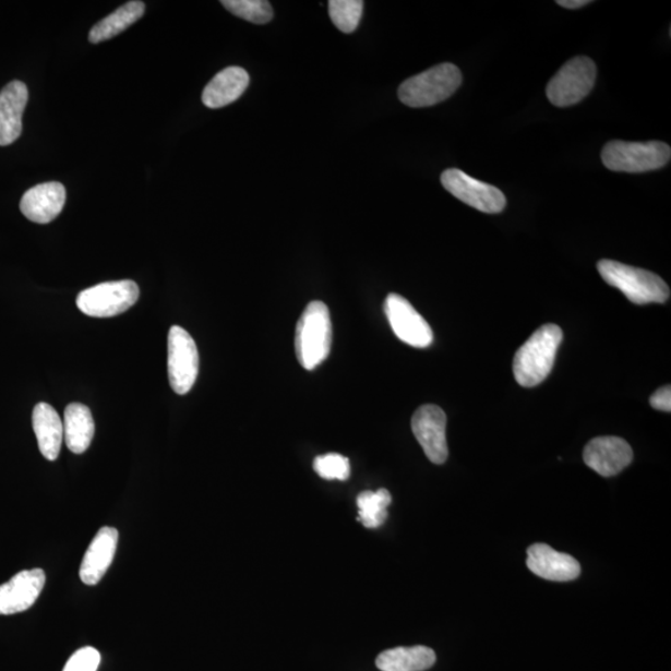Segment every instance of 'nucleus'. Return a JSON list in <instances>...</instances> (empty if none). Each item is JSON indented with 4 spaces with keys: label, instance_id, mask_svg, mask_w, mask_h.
<instances>
[{
    "label": "nucleus",
    "instance_id": "7",
    "mask_svg": "<svg viewBox=\"0 0 671 671\" xmlns=\"http://www.w3.org/2000/svg\"><path fill=\"white\" fill-rule=\"evenodd\" d=\"M140 298L136 283L131 280L103 283L79 293L80 311L89 317H113L131 309Z\"/></svg>",
    "mask_w": 671,
    "mask_h": 671
},
{
    "label": "nucleus",
    "instance_id": "21",
    "mask_svg": "<svg viewBox=\"0 0 671 671\" xmlns=\"http://www.w3.org/2000/svg\"><path fill=\"white\" fill-rule=\"evenodd\" d=\"M436 661L433 649L416 647H398L381 652L375 666L381 671H424L431 669Z\"/></svg>",
    "mask_w": 671,
    "mask_h": 671
},
{
    "label": "nucleus",
    "instance_id": "10",
    "mask_svg": "<svg viewBox=\"0 0 671 671\" xmlns=\"http://www.w3.org/2000/svg\"><path fill=\"white\" fill-rule=\"evenodd\" d=\"M384 312L393 333L411 347L426 348L433 343V331L411 303L398 293H390Z\"/></svg>",
    "mask_w": 671,
    "mask_h": 671
},
{
    "label": "nucleus",
    "instance_id": "16",
    "mask_svg": "<svg viewBox=\"0 0 671 671\" xmlns=\"http://www.w3.org/2000/svg\"><path fill=\"white\" fill-rule=\"evenodd\" d=\"M28 98V87L17 80L0 92V146L12 145L21 137Z\"/></svg>",
    "mask_w": 671,
    "mask_h": 671
},
{
    "label": "nucleus",
    "instance_id": "20",
    "mask_svg": "<svg viewBox=\"0 0 671 671\" xmlns=\"http://www.w3.org/2000/svg\"><path fill=\"white\" fill-rule=\"evenodd\" d=\"M64 435L69 450L75 454H83L88 450L95 434V422L86 406L71 403L65 409Z\"/></svg>",
    "mask_w": 671,
    "mask_h": 671
},
{
    "label": "nucleus",
    "instance_id": "4",
    "mask_svg": "<svg viewBox=\"0 0 671 671\" xmlns=\"http://www.w3.org/2000/svg\"><path fill=\"white\" fill-rule=\"evenodd\" d=\"M462 82L459 68L445 62L406 80L398 89L399 100L415 109L434 106L450 98Z\"/></svg>",
    "mask_w": 671,
    "mask_h": 671
},
{
    "label": "nucleus",
    "instance_id": "3",
    "mask_svg": "<svg viewBox=\"0 0 671 671\" xmlns=\"http://www.w3.org/2000/svg\"><path fill=\"white\" fill-rule=\"evenodd\" d=\"M597 267L608 285L621 290L626 299L637 305L663 303L670 298L669 286L657 274L613 261H601Z\"/></svg>",
    "mask_w": 671,
    "mask_h": 671
},
{
    "label": "nucleus",
    "instance_id": "2",
    "mask_svg": "<svg viewBox=\"0 0 671 671\" xmlns=\"http://www.w3.org/2000/svg\"><path fill=\"white\" fill-rule=\"evenodd\" d=\"M333 345V322L329 310L322 301H312L295 331V352L303 369L315 370L326 360Z\"/></svg>",
    "mask_w": 671,
    "mask_h": 671
},
{
    "label": "nucleus",
    "instance_id": "12",
    "mask_svg": "<svg viewBox=\"0 0 671 671\" xmlns=\"http://www.w3.org/2000/svg\"><path fill=\"white\" fill-rule=\"evenodd\" d=\"M584 460L599 476L610 478L628 467L633 460V451L622 438L599 436L586 445Z\"/></svg>",
    "mask_w": 671,
    "mask_h": 671
},
{
    "label": "nucleus",
    "instance_id": "22",
    "mask_svg": "<svg viewBox=\"0 0 671 671\" xmlns=\"http://www.w3.org/2000/svg\"><path fill=\"white\" fill-rule=\"evenodd\" d=\"M145 11V3L139 2V0L121 5L118 11L94 25L88 34L89 43L98 44L115 38L116 35L129 29L131 25L140 21Z\"/></svg>",
    "mask_w": 671,
    "mask_h": 671
},
{
    "label": "nucleus",
    "instance_id": "23",
    "mask_svg": "<svg viewBox=\"0 0 671 671\" xmlns=\"http://www.w3.org/2000/svg\"><path fill=\"white\" fill-rule=\"evenodd\" d=\"M392 503L391 492L386 489L379 491H364L357 498V505L360 508L358 522H361L369 529H378L386 523L388 513L387 507Z\"/></svg>",
    "mask_w": 671,
    "mask_h": 671
},
{
    "label": "nucleus",
    "instance_id": "29",
    "mask_svg": "<svg viewBox=\"0 0 671 671\" xmlns=\"http://www.w3.org/2000/svg\"><path fill=\"white\" fill-rule=\"evenodd\" d=\"M588 0H559L558 4L567 9H578L589 4Z\"/></svg>",
    "mask_w": 671,
    "mask_h": 671
},
{
    "label": "nucleus",
    "instance_id": "13",
    "mask_svg": "<svg viewBox=\"0 0 671 671\" xmlns=\"http://www.w3.org/2000/svg\"><path fill=\"white\" fill-rule=\"evenodd\" d=\"M47 582L40 568L22 571L7 584L0 586V615L28 611L37 602Z\"/></svg>",
    "mask_w": 671,
    "mask_h": 671
},
{
    "label": "nucleus",
    "instance_id": "15",
    "mask_svg": "<svg viewBox=\"0 0 671 671\" xmlns=\"http://www.w3.org/2000/svg\"><path fill=\"white\" fill-rule=\"evenodd\" d=\"M67 202L65 187L59 182L41 183L26 191L21 201V211L26 219L48 224L58 218Z\"/></svg>",
    "mask_w": 671,
    "mask_h": 671
},
{
    "label": "nucleus",
    "instance_id": "26",
    "mask_svg": "<svg viewBox=\"0 0 671 671\" xmlns=\"http://www.w3.org/2000/svg\"><path fill=\"white\" fill-rule=\"evenodd\" d=\"M313 469L322 479L345 481L351 476L350 460L336 453L320 455L313 462Z\"/></svg>",
    "mask_w": 671,
    "mask_h": 671
},
{
    "label": "nucleus",
    "instance_id": "27",
    "mask_svg": "<svg viewBox=\"0 0 671 671\" xmlns=\"http://www.w3.org/2000/svg\"><path fill=\"white\" fill-rule=\"evenodd\" d=\"M101 656L95 648L80 649L71 657L62 671H97Z\"/></svg>",
    "mask_w": 671,
    "mask_h": 671
},
{
    "label": "nucleus",
    "instance_id": "11",
    "mask_svg": "<svg viewBox=\"0 0 671 671\" xmlns=\"http://www.w3.org/2000/svg\"><path fill=\"white\" fill-rule=\"evenodd\" d=\"M411 431L422 445L427 458L433 464H444L450 455L446 443V416L441 407L426 405L411 418Z\"/></svg>",
    "mask_w": 671,
    "mask_h": 671
},
{
    "label": "nucleus",
    "instance_id": "28",
    "mask_svg": "<svg viewBox=\"0 0 671 671\" xmlns=\"http://www.w3.org/2000/svg\"><path fill=\"white\" fill-rule=\"evenodd\" d=\"M650 406L661 411L671 410V388L670 386L661 387L655 395L650 397Z\"/></svg>",
    "mask_w": 671,
    "mask_h": 671
},
{
    "label": "nucleus",
    "instance_id": "18",
    "mask_svg": "<svg viewBox=\"0 0 671 671\" xmlns=\"http://www.w3.org/2000/svg\"><path fill=\"white\" fill-rule=\"evenodd\" d=\"M250 83L247 70L230 67L220 71L205 86L202 101L209 109H221L235 101L245 93Z\"/></svg>",
    "mask_w": 671,
    "mask_h": 671
},
{
    "label": "nucleus",
    "instance_id": "9",
    "mask_svg": "<svg viewBox=\"0 0 671 671\" xmlns=\"http://www.w3.org/2000/svg\"><path fill=\"white\" fill-rule=\"evenodd\" d=\"M441 181L455 199L482 213L496 214L506 207L505 194L499 188L480 182L458 168L446 169Z\"/></svg>",
    "mask_w": 671,
    "mask_h": 671
},
{
    "label": "nucleus",
    "instance_id": "17",
    "mask_svg": "<svg viewBox=\"0 0 671 671\" xmlns=\"http://www.w3.org/2000/svg\"><path fill=\"white\" fill-rule=\"evenodd\" d=\"M119 531L113 527H103L94 537L85 553L80 578L87 586H95L106 575L118 549Z\"/></svg>",
    "mask_w": 671,
    "mask_h": 671
},
{
    "label": "nucleus",
    "instance_id": "24",
    "mask_svg": "<svg viewBox=\"0 0 671 671\" xmlns=\"http://www.w3.org/2000/svg\"><path fill=\"white\" fill-rule=\"evenodd\" d=\"M364 3L362 0H331L328 13L338 31L351 34L361 22Z\"/></svg>",
    "mask_w": 671,
    "mask_h": 671
},
{
    "label": "nucleus",
    "instance_id": "6",
    "mask_svg": "<svg viewBox=\"0 0 671 671\" xmlns=\"http://www.w3.org/2000/svg\"><path fill=\"white\" fill-rule=\"evenodd\" d=\"M597 67L592 59L576 57L566 62L551 79L546 94L552 105L574 106L584 100L595 87Z\"/></svg>",
    "mask_w": 671,
    "mask_h": 671
},
{
    "label": "nucleus",
    "instance_id": "19",
    "mask_svg": "<svg viewBox=\"0 0 671 671\" xmlns=\"http://www.w3.org/2000/svg\"><path fill=\"white\" fill-rule=\"evenodd\" d=\"M33 429L44 458L57 460L64 438V424L58 411L48 403H39L33 410Z\"/></svg>",
    "mask_w": 671,
    "mask_h": 671
},
{
    "label": "nucleus",
    "instance_id": "14",
    "mask_svg": "<svg viewBox=\"0 0 671 671\" xmlns=\"http://www.w3.org/2000/svg\"><path fill=\"white\" fill-rule=\"evenodd\" d=\"M527 567L544 579L554 582L574 580L580 575L577 560L567 553L554 551L546 543H535L527 550Z\"/></svg>",
    "mask_w": 671,
    "mask_h": 671
},
{
    "label": "nucleus",
    "instance_id": "8",
    "mask_svg": "<svg viewBox=\"0 0 671 671\" xmlns=\"http://www.w3.org/2000/svg\"><path fill=\"white\" fill-rule=\"evenodd\" d=\"M200 371L199 348L187 331L172 326L168 334V379L177 395L192 390Z\"/></svg>",
    "mask_w": 671,
    "mask_h": 671
},
{
    "label": "nucleus",
    "instance_id": "25",
    "mask_svg": "<svg viewBox=\"0 0 671 671\" xmlns=\"http://www.w3.org/2000/svg\"><path fill=\"white\" fill-rule=\"evenodd\" d=\"M231 14L254 24H266L274 17L272 4L265 0H223Z\"/></svg>",
    "mask_w": 671,
    "mask_h": 671
},
{
    "label": "nucleus",
    "instance_id": "1",
    "mask_svg": "<svg viewBox=\"0 0 671 671\" xmlns=\"http://www.w3.org/2000/svg\"><path fill=\"white\" fill-rule=\"evenodd\" d=\"M563 339L558 325H543L518 348L514 358L515 380L523 387L539 386L549 378Z\"/></svg>",
    "mask_w": 671,
    "mask_h": 671
},
{
    "label": "nucleus",
    "instance_id": "5",
    "mask_svg": "<svg viewBox=\"0 0 671 671\" xmlns=\"http://www.w3.org/2000/svg\"><path fill=\"white\" fill-rule=\"evenodd\" d=\"M671 149L664 142L607 143L602 151L603 165L614 172L642 173L656 171L668 165Z\"/></svg>",
    "mask_w": 671,
    "mask_h": 671
}]
</instances>
